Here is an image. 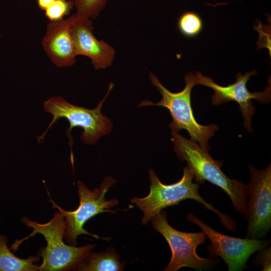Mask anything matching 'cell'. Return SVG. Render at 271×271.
<instances>
[{
  "label": "cell",
  "instance_id": "cell-7",
  "mask_svg": "<svg viewBox=\"0 0 271 271\" xmlns=\"http://www.w3.org/2000/svg\"><path fill=\"white\" fill-rule=\"evenodd\" d=\"M151 221L154 228L166 239L172 252L171 260L163 270L177 271L182 267L202 270L219 262V260L214 257L203 258L197 255V246L208 238L203 231L186 232L176 230L169 224L167 214L164 210Z\"/></svg>",
  "mask_w": 271,
  "mask_h": 271
},
{
  "label": "cell",
  "instance_id": "cell-10",
  "mask_svg": "<svg viewBox=\"0 0 271 271\" xmlns=\"http://www.w3.org/2000/svg\"><path fill=\"white\" fill-rule=\"evenodd\" d=\"M257 73L254 70L247 71L245 74L239 72L236 75L234 83L223 86L216 84L212 78L196 72V85H202L214 91L211 96L213 105H220L231 101L236 102L239 105V109L243 117L244 127L248 132H252L251 117L255 113V108L251 99H254L262 104L268 103L271 99L270 84L261 92H250L248 90L246 87L247 81L251 76L256 75Z\"/></svg>",
  "mask_w": 271,
  "mask_h": 271
},
{
  "label": "cell",
  "instance_id": "cell-2",
  "mask_svg": "<svg viewBox=\"0 0 271 271\" xmlns=\"http://www.w3.org/2000/svg\"><path fill=\"white\" fill-rule=\"evenodd\" d=\"M173 149L181 161H186L195 181L203 185L205 181L218 186L230 197L235 210L244 214L248 199V186L243 182L227 177L220 167L222 161L214 160L208 151L177 132L172 131Z\"/></svg>",
  "mask_w": 271,
  "mask_h": 271
},
{
  "label": "cell",
  "instance_id": "cell-1",
  "mask_svg": "<svg viewBox=\"0 0 271 271\" xmlns=\"http://www.w3.org/2000/svg\"><path fill=\"white\" fill-rule=\"evenodd\" d=\"M148 174L151 182L149 194L146 197H134L131 200V202L135 204L144 213L141 220L143 225H146L154 216L165 208L178 205L180 202L190 199L201 203L206 209L217 214L226 229L236 232V223L234 220L207 202L200 195V185L196 182L193 183L194 175L187 165L183 168L182 178L172 184L162 183L151 168L149 169Z\"/></svg>",
  "mask_w": 271,
  "mask_h": 271
},
{
  "label": "cell",
  "instance_id": "cell-8",
  "mask_svg": "<svg viewBox=\"0 0 271 271\" xmlns=\"http://www.w3.org/2000/svg\"><path fill=\"white\" fill-rule=\"evenodd\" d=\"M250 180L244 217L248 222L245 237L260 239L271 227V164L263 170L248 166Z\"/></svg>",
  "mask_w": 271,
  "mask_h": 271
},
{
  "label": "cell",
  "instance_id": "cell-4",
  "mask_svg": "<svg viewBox=\"0 0 271 271\" xmlns=\"http://www.w3.org/2000/svg\"><path fill=\"white\" fill-rule=\"evenodd\" d=\"M150 79L153 85L162 95L160 101L153 103L150 100L141 102L138 107L156 105L167 108L173 119L169 124L172 131L178 132L184 129L189 133L191 140L197 143L203 149L210 150L209 140L219 129L215 123L203 125L195 119L191 105V93L193 87L196 85V74L190 72L185 76L186 85L181 91L174 93L167 89L160 82L158 77L150 73Z\"/></svg>",
  "mask_w": 271,
  "mask_h": 271
},
{
  "label": "cell",
  "instance_id": "cell-9",
  "mask_svg": "<svg viewBox=\"0 0 271 271\" xmlns=\"http://www.w3.org/2000/svg\"><path fill=\"white\" fill-rule=\"evenodd\" d=\"M187 220L197 226L209 238L207 245L209 257H221L228 266L229 271H241L248 267L246 262L255 252L269 246L267 239L237 238L219 233L202 221L192 213L187 215Z\"/></svg>",
  "mask_w": 271,
  "mask_h": 271
},
{
  "label": "cell",
  "instance_id": "cell-18",
  "mask_svg": "<svg viewBox=\"0 0 271 271\" xmlns=\"http://www.w3.org/2000/svg\"><path fill=\"white\" fill-rule=\"evenodd\" d=\"M256 257V262L258 266L263 267L262 271H270L271 269V247L260 250Z\"/></svg>",
  "mask_w": 271,
  "mask_h": 271
},
{
  "label": "cell",
  "instance_id": "cell-5",
  "mask_svg": "<svg viewBox=\"0 0 271 271\" xmlns=\"http://www.w3.org/2000/svg\"><path fill=\"white\" fill-rule=\"evenodd\" d=\"M113 87V84L111 83L105 97L92 109L74 105L60 96L49 98L44 102L43 107L45 112L52 114L53 118L45 132L38 138V141L43 140L46 132L57 120L65 118L70 124L66 129V134L69 139V145L71 149L73 140L71 131L75 127H79L83 129L80 136L83 142L89 145L95 144L101 137L109 133L112 128L111 120L102 114L101 109Z\"/></svg>",
  "mask_w": 271,
  "mask_h": 271
},
{
  "label": "cell",
  "instance_id": "cell-3",
  "mask_svg": "<svg viewBox=\"0 0 271 271\" xmlns=\"http://www.w3.org/2000/svg\"><path fill=\"white\" fill-rule=\"evenodd\" d=\"M22 222L31 227L33 231L24 238L16 240L12 248L16 250L26 239L41 234L47 242L45 248L39 250L43 262L39 266V271H65L78 269L85 258L96 244H89L81 247L66 244L63 241L66 228L64 216L59 211H55L52 218L46 223H39L23 217Z\"/></svg>",
  "mask_w": 271,
  "mask_h": 271
},
{
  "label": "cell",
  "instance_id": "cell-6",
  "mask_svg": "<svg viewBox=\"0 0 271 271\" xmlns=\"http://www.w3.org/2000/svg\"><path fill=\"white\" fill-rule=\"evenodd\" d=\"M116 182L111 176L106 177L99 188L90 190L81 181L77 182L79 205L74 211H68L61 208L51 199L53 207L58 209L64 216L66 228L63 238L69 245L76 246L77 238L80 234H87L95 238L109 240L110 237H101L88 232L83 227L84 224L98 214L104 212L114 213L110 209L119 204L116 199L105 200V195L110 187Z\"/></svg>",
  "mask_w": 271,
  "mask_h": 271
},
{
  "label": "cell",
  "instance_id": "cell-15",
  "mask_svg": "<svg viewBox=\"0 0 271 271\" xmlns=\"http://www.w3.org/2000/svg\"><path fill=\"white\" fill-rule=\"evenodd\" d=\"M178 28L180 33L187 38L198 35L202 30L203 23L201 18L193 12H186L179 18Z\"/></svg>",
  "mask_w": 271,
  "mask_h": 271
},
{
  "label": "cell",
  "instance_id": "cell-12",
  "mask_svg": "<svg viewBox=\"0 0 271 271\" xmlns=\"http://www.w3.org/2000/svg\"><path fill=\"white\" fill-rule=\"evenodd\" d=\"M74 14L47 25L42 45L49 59L58 67L73 65L76 62L75 47L72 35Z\"/></svg>",
  "mask_w": 271,
  "mask_h": 271
},
{
  "label": "cell",
  "instance_id": "cell-13",
  "mask_svg": "<svg viewBox=\"0 0 271 271\" xmlns=\"http://www.w3.org/2000/svg\"><path fill=\"white\" fill-rule=\"evenodd\" d=\"M120 257L112 247L104 252H90L77 270L81 271H121L125 262H120Z\"/></svg>",
  "mask_w": 271,
  "mask_h": 271
},
{
  "label": "cell",
  "instance_id": "cell-17",
  "mask_svg": "<svg viewBox=\"0 0 271 271\" xmlns=\"http://www.w3.org/2000/svg\"><path fill=\"white\" fill-rule=\"evenodd\" d=\"M73 7L70 1L55 0L45 11L46 17L50 21H58L68 15Z\"/></svg>",
  "mask_w": 271,
  "mask_h": 271
},
{
  "label": "cell",
  "instance_id": "cell-19",
  "mask_svg": "<svg viewBox=\"0 0 271 271\" xmlns=\"http://www.w3.org/2000/svg\"><path fill=\"white\" fill-rule=\"evenodd\" d=\"M55 0H37L39 8L41 10L45 11L51 6Z\"/></svg>",
  "mask_w": 271,
  "mask_h": 271
},
{
  "label": "cell",
  "instance_id": "cell-11",
  "mask_svg": "<svg viewBox=\"0 0 271 271\" xmlns=\"http://www.w3.org/2000/svg\"><path fill=\"white\" fill-rule=\"evenodd\" d=\"M94 28L90 19L74 14L72 35L76 56L88 57L95 69H106L111 66L116 52L114 48L93 35Z\"/></svg>",
  "mask_w": 271,
  "mask_h": 271
},
{
  "label": "cell",
  "instance_id": "cell-14",
  "mask_svg": "<svg viewBox=\"0 0 271 271\" xmlns=\"http://www.w3.org/2000/svg\"><path fill=\"white\" fill-rule=\"evenodd\" d=\"M6 235L0 234V271H37L39 266L35 264L40 260V256H32L26 259L16 256L7 246Z\"/></svg>",
  "mask_w": 271,
  "mask_h": 271
},
{
  "label": "cell",
  "instance_id": "cell-16",
  "mask_svg": "<svg viewBox=\"0 0 271 271\" xmlns=\"http://www.w3.org/2000/svg\"><path fill=\"white\" fill-rule=\"evenodd\" d=\"M73 5L77 17L96 18L105 7L108 0H69Z\"/></svg>",
  "mask_w": 271,
  "mask_h": 271
}]
</instances>
